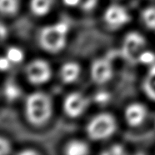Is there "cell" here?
Listing matches in <instances>:
<instances>
[{
	"label": "cell",
	"instance_id": "1",
	"mask_svg": "<svg viewBox=\"0 0 155 155\" xmlns=\"http://www.w3.org/2000/svg\"><path fill=\"white\" fill-rule=\"evenodd\" d=\"M24 116L34 127H42L49 122L54 114V102L44 91H34L24 101Z\"/></svg>",
	"mask_w": 155,
	"mask_h": 155
},
{
	"label": "cell",
	"instance_id": "2",
	"mask_svg": "<svg viewBox=\"0 0 155 155\" xmlns=\"http://www.w3.org/2000/svg\"><path fill=\"white\" fill-rule=\"evenodd\" d=\"M70 26L65 21H58L42 27L38 34L39 47L48 54H59L66 48Z\"/></svg>",
	"mask_w": 155,
	"mask_h": 155
},
{
	"label": "cell",
	"instance_id": "3",
	"mask_svg": "<svg viewBox=\"0 0 155 155\" xmlns=\"http://www.w3.org/2000/svg\"><path fill=\"white\" fill-rule=\"evenodd\" d=\"M118 130V121L115 116L108 112L94 114L85 127L86 134L93 141H104L114 136Z\"/></svg>",
	"mask_w": 155,
	"mask_h": 155
},
{
	"label": "cell",
	"instance_id": "4",
	"mask_svg": "<svg viewBox=\"0 0 155 155\" xmlns=\"http://www.w3.org/2000/svg\"><path fill=\"white\" fill-rule=\"evenodd\" d=\"M146 38L137 31H131L125 34L120 48L121 56L132 64H138L139 57L148 47Z\"/></svg>",
	"mask_w": 155,
	"mask_h": 155
},
{
	"label": "cell",
	"instance_id": "5",
	"mask_svg": "<svg viewBox=\"0 0 155 155\" xmlns=\"http://www.w3.org/2000/svg\"><path fill=\"white\" fill-rule=\"evenodd\" d=\"M24 75L30 84L42 86L50 81L53 77V67L44 58H34L26 64Z\"/></svg>",
	"mask_w": 155,
	"mask_h": 155
},
{
	"label": "cell",
	"instance_id": "6",
	"mask_svg": "<svg viewBox=\"0 0 155 155\" xmlns=\"http://www.w3.org/2000/svg\"><path fill=\"white\" fill-rule=\"evenodd\" d=\"M103 21L106 27L117 30L127 26L131 21V14L124 5L111 4L104 11Z\"/></svg>",
	"mask_w": 155,
	"mask_h": 155
},
{
	"label": "cell",
	"instance_id": "7",
	"mask_svg": "<svg viewBox=\"0 0 155 155\" xmlns=\"http://www.w3.org/2000/svg\"><path fill=\"white\" fill-rule=\"evenodd\" d=\"M90 99L88 96L79 91H73L68 94L63 100V111L70 118L81 117L88 110Z\"/></svg>",
	"mask_w": 155,
	"mask_h": 155
},
{
	"label": "cell",
	"instance_id": "8",
	"mask_svg": "<svg viewBox=\"0 0 155 155\" xmlns=\"http://www.w3.org/2000/svg\"><path fill=\"white\" fill-rule=\"evenodd\" d=\"M89 73L92 81L95 84L99 86L106 84L114 77L113 62L108 57L97 58L92 62Z\"/></svg>",
	"mask_w": 155,
	"mask_h": 155
},
{
	"label": "cell",
	"instance_id": "9",
	"mask_svg": "<svg viewBox=\"0 0 155 155\" xmlns=\"http://www.w3.org/2000/svg\"><path fill=\"white\" fill-rule=\"evenodd\" d=\"M148 116L147 106L141 102H132L128 104L124 112L125 122L131 128H138L144 124Z\"/></svg>",
	"mask_w": 155,
	"mask_h": 155
},
{
	"label": "cell",
	"instance_id": "10",
	"mask_svg": "<svg viewBox=\"0 0 155 155\" xmlns=\"http://www.w3.org/2000/svg\"><path fill=\"white\" fill-rule=\"evenodd\" d=\"M82 67L77 61H66L62 64L58 71V77L64 84H72L79 78Z\"/></svg>",
	"mask_w": 155,
	"mask_h": 155
},
{
	"label": "cell",
	"instance_id": "11",
	"mask_svg": "<svg viewBox=\"0 0 155 155\" xmlns=\"http://www.w3.org/2000/svg\"><path fill=\"white\" fill-rule=\"evenodd\" d=\"M63 148L64 153L67 155H87L90 153V147L88 143L79 138L68 140Z\"/></svg>",
	"mask_w": 155,
	"mask_h": 155
},
{
	"label": "cell",
	"instance_id": "12",
	"mask_svg": "<svg viewBox=\"0 0 155 155\" xmlns=\"http://www.w3.org/2000/svg\"><path fill=\"white\" fill-rule=\"evenodd\" d=\"M55 0H29L28 7L36 17H45L53 10Z\"/></svg>",
	"mask_w": 155,
	"mask_h": 155
},
{
	"label": "cell",
	"instance_id": "13",
	"mask_svg": "<svg viewBox=\"0 0 155 155\" xmlns=\"http://www.w3.org/2000/svg\"><path fill=\"white\" fill-rule=\"evenodd\" d=\"M140 18L145 27L155 33V4L144 8L142 10Z\"/></svg>",
	"mask_w": 155,
	"mask_h": 155
},
{
	"label": "cell",
	"instance_id": "14",
	"mask_svg": "<svg viewBox=\"0 0 155 155\" xmlns=\"http://www.w3.org/2000/svg\"><path fill=\"white\" fill-rule=\"evenodd\" d=\"M20 8V0H0V14L4 16H14Z\"/></svg>",
	"mask_w": 155,
	"mask_h": 155
},
{
	"label": "cell",
	"instance_id": "15",
	"mask_svg": "<svg viewBox=\"0 0 155 155\" xmlns=\"http://www.w3.org/2000/svg\"><path fill=\"white\" fill-rule=\"evenodd\" d=\"M142 89L148 99L155 102V74L147 73L142 83Z\"/></svg>",
	"mask_w": 155,
	"mask_h": 155
},
{
	"label": "cell",
	"instance_id": "16",
	"mask_svg": "<svg viewBox=\"0 0 155 155\" xmlns=\"http://www.w3.org/2000/svg\"><path fill=\"white\" fill-rule=\"evenodd\" d=\"M5 56L12 64H18L24 61V52L20 48L12 46L8 48Z\"/></svg>",
	"mask_w": 155,
	"mask_h": 155
},
{
	"label": "cell",
	"instance_id": "17",
	"mask_svg": "<svg viewBox=\"0 0 155 155\" xmlns=\"http://www.w3.org/2000/svg\"><path fill=\"white\" fill-rule=\"evenodd\" d=\"M4 94L9 100H14L21 95V89L16 84L10 82L4 87Z\"/></svg>",
	"mask_w": 155,
	"mask_h": 155
},
{
	"label": "cell",
	"instance_id": "18",
	"mask_svg": "<svg viewBox=\"0 0 155 155\" xmlns=\"http://www.w3.org/2000/svg\"><path fill=\"white\" fill-rule=\"evenodd\" d=\"M101 153L107 155H122L126 153V150L122 144L114 143L107 147L104 151L101 152Z\"/></svg>",
	"mask_w": 155,
	"mask_h": 155
},
{
	"label": "cell",
	"instance_id": "19",
	"mask_svg": "<svg viewBox=\"0 0 155 155\" xmlns=\"http://www.w3.org/2000/svg\"><path fill=\"white\" fill-rule=\"evenodd\" d=\"M155 63V53L153 51L149 50L147 48L146 50L140 55L139 59H138V64H141L143 65H147L150 66Z\"/></svg>",
	"mask_w": 155,
	"mask_h": 155
},
{
	"label": "cell",
	"instance_id": "20",
	"mask_svg": "<svg viewBox=\"0 0 155 155\" xmlns=\"http://www.w3.org/2000/svg\"><path fill=\"white\" fill-rule=\"evenodd\" d=\"M99 0H80L78 9L84 13L91 12L98 6Z\"/></svg>",
	"mask_w": 155,
	"mask_h": 155
},
{
	"label": "cell",
	"instance_id": "21",
	"mask_svg": "<svg viewBox=\"0 0 155 155\" xmlns=\"http://www.w3.org/2000/svg\"><path fill=\"white\" fill-rule=\"evenodd\" d=\"M12 150V145L10 141L6 138L0 136V155H5L10 153Z\"/></svg>",
	"mask_w": 155,
	"mask_h": 155
},
{
	"label": "cell",
	"instance_id": "22",
	"mask_svg": "<svg viewBox=\"0 0 155 155\" xmlns=\"http://www.w3.org/2000/svg\"><path fill=\"white\" fill-rule=\"evenodd\" d=\"M8 36V27L0 20V44L3 43Z\"/></svg>",
	"mask_w": 155,
	"mask_h": 155
},
{
	"label": "cell",
	"instance_id": "23",
	"mask_svg": "<svg viewBox=\"0 0 155 155\" xmlns=\"http://www.w3.org/2000/svg\"><path fill=\"white\" fill-rule=\"evenodd\" d=\"M12 65L9 60L8 59L6 56L4 57H0V70L6 71L8 70L10 66Z\"/></svg>",
	"mask_w": 155,
	"mask_h": 155
},
{
	"label": "cell",
	"instance_id": "24",
	"mask_svg": "<svg viewBox=\"0 0 155 155\" xmlns=\"http://www.w3.org/2000/svg\"><path fill=\"white\" fill-rule=\"evenodd\" d=\"M64 6L70 8H78L80 0H62Z\"/></svg>",
	"mask_w": 155,
	"mask_h": 155
},
{
	"label": "cell",
	"instance_id": "25",
	"mask_svg": "<svg viewBox=\"0 0 155 155\" xmlns=\"http://www.w3.org/2000/svg\"><path fill=\"white\" fill-rule=\"evenodd\" d=\"M19 153H21V154H38V152L37 150H34V149L27 148V149H25V150L21 151Z\"/></svg>",
	"mask_w": 155,
	"mask_h": 155
},
{
	"label": "cell",
	"instance_id": "26",
	"mask_svg": "<svg viewBox=\"0 0 155 155\" xmlns=\"http://www.w3.org/2000/svg\"><path fill=\"white\" fill-rule=\"evenodd\" d=\"M154 124H155V118H154Z\"/></svg>",
	"mask_w": 155,
	"mask_h": 155
}]
</instances>
